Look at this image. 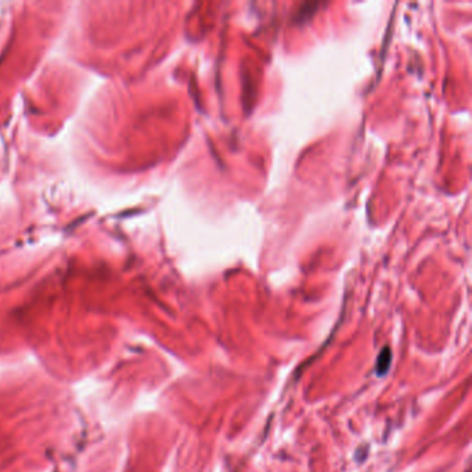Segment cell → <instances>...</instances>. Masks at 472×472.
I'll return each instance as SVG.
<instances>
[{
	"label": "cell",
	"instance_id": "1",
	"mask_svg": "<svg viewBox=\"0 0 472 472\" xmlns=\"http://www.w3.org/2000/svg\"><path fill=\"white\" fill-rule=\"evenodd\" d=\"M391 365V352L388 349H385L380 358H378V366H377V370H378V374H385L388 367Z\"/></svg>",
	"mask_w": 472,
	"mask_h": 472
}]
</instances>
